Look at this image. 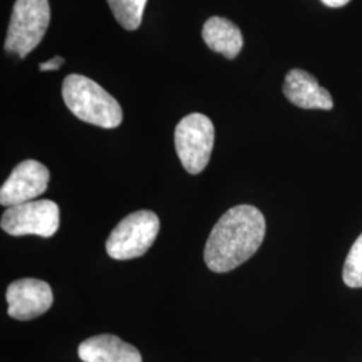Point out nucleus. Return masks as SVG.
I'll return each instance as SVG.
<instances>
[{
	"mask_svg": "<svg viewBox=\"0 0 362 362\" xmlns=\"http://www.w3.org/2000/svg\"><path fill=\"white\" fill-rule=\"evenodd\" d=\"M266 220L258 208L240 204L228 209L208 236L204 260L211 272H228L251 258L263 243Z\"/></svg>",
	"mask_w": 362,
	"mask_h": 362,
	"instance_id": "obj_1",
	"label": "nucleus"
},
{
	"mask_svg": "<svg viewBox=\"0 0 362 362\" xmlns=\"http://www.w3.org/2000/svg\"><path fill=\"white\" fill-rule=\"evenodd\" d=\"M67 109L91 125L113 129L122 122V109L116 98L97 82L81 74H70L62 85Z\"/></svg>",
	"mask_w": 362,
	"mask_h": 362,
	"instance_id": "obj_2",
	"label": "nucleus"
},
{
	"mask_svg": "<svg viewBox=\"0 0 362 362\" xmlns=\"http://www.w3.org/2000/svg\"><path fill=\"white\" fill-rule=\"evenodd\" d=\"M49 25V0H16L4 49L22 59L26 58L42 42Z\"/></svg>",
	"mask_w": 362,
	"mask_h": 362,
	"instance_id": "obj_3",
	"label": "nucleus"
},
{
	"mask_svg": "<svg viewBox=\"0 0 362 362\" xmlns=\"http://www.w3.org/2000/svg\"><path fill=\"white\" fill-rule=\"evenodd\" d=\"M160 220L155 212L141 209L121 220L106 240V252L116 260L143 257L155 243Z\"/></svg>",
	"mask_w": 362,
	"mask_h": 362,
	"instance_id": "obj_4",
	"label": "nucleus"
},
{
	"mask_svg": "<svg viewBox=\"0 0 362 362\" xmlns=\"http://www.w3.org/2000/svg\"><path fill=\"white\" fill-rule=\"evenodd\" d=\"M215 141L212 121L202 113L184 117L175 130L176 152L184 169L199 175L207 167Z\"/></svg>",
	"mask_w": 362,
	"mask_h": 362,
	"instance_id": "obj_5",
	"label": "nucleus"
},
{
	"mask_svg": "<svg viewBox=\"0 0 362 362\" xmlns=\"http://www.w3.org/2000/svg\"><path fill=\"white\" fill-rule=\"evenodd\" d=\"M0 226L4 233L13 236L52 238L59 228V207L46 199L8 207L1 216Z\"/></svg>",
	"mask_w": 362,
	"mask_h": 362,
	"instance_id": "obj_6",
	"label": "nucleus"
},
{
	"mask_svg": "<svg viewBox=\"0 0 362 362\" xmlns=\"http://www.w3.org/2000/svg\"><path fill=\"white\" fill-rule=\"evenodd\" d=\"M50 181V172L37 160H25L13 169L0 188V204L13 207L33 202L43 194Z\"/></svg>",
	"mask_w": 362,
	"mask_h": 362,
	"instance_id": "obj_7",
	"label": "nucleus"
},
{
	"mask_svg": "<svg viewBox=\"0 0 362 362\" xmlns=\"http://www.w3.org/2000/svg\"><path fill=\"white\" fill-rule=\"evenodd\" d=\"M6 299L8 315L19 321L37 318L52 308V287L49 284L34 278L18 279L8 286Z\"/></svg>",
	"mask_w": 362,
	"mask_h": 362,
	"instance_id": "obj_8",
	"label": "nucleus"
},
{
	"mask_svg": "<svg viewBox=\"0 0 362 362\" xmlns=\"http://www.w3.org/2000/svg\"><path fill=\"white\" fill-rule=\"evenodd\" d=\"M284 93L291 104L302 109L332 110L334 106L330 93L310 73L300 69H293L287 73Z\"/></svg>",
	"mask_w": 362,
	"mask_h": 362,
	"instance_id": "obj_9",
	"label": "nucleus"
},
{
	"mask_svg": "<svg viewBox=\"0 0 362 362\" xmlns=\"http://www.w3.org/2000/svg\"><path fill=\"white\" fill-rule=\"evenodd\" d=\"M83 362H143L140 351L113 334L90 337L78 346Z\"/></svg>",
	"mask_w": 362,
	"mask_h": 362,
	"instance_id": "obj_10",
	"label": "nucleus"
},
{
	"mask_svg": "<svg viewBox=\"0 0 362 362\" xmlns=\"http://www.w3.org/2000/svg\"><path fill=\"white\" fill-rule=\"evenodd\" d=\"M202 35L211 50L219 52L228 59L238 57L243 47V35L240 28L226 18H209L203 26Z\"/></svg>",
	"mask_w": 362,
	"mask_h": 362,
	"instance_id": "obj_11",
	"label": "nucleus"
},
{
	"mask_svg": "<svg viewBox=\"0 0 362 362\" xmlns=\"http://www.w3.org/2000/svg\"><path fill=\"white\" fill-rule=\"evenodd\" d=\"M148 0H107L117 22L128 31L137 30L143 22Z\"/></svg>",
	"mask_w": 362,
	"mask_h": 362,
	"instance_id": "obj_12",
	"label": "nucleus"
},
{
	"mask_svg": "<svg viewBox=\"0 0 362 362\" xmlns=\"http://www.w3.org/2000/svg\"><path fill=\"white\" fill-rule=\"evenodd\" d=\"M342 279L351 288L362 287V233L350 248L344 264Z\"/></svg>",
	"mask_w": 362,
	"mask_h": 362,
	"instance_id": "obj_13",
	"label": "nucleus"
},
{
	"mask_svg": "<svg viewBox=\"0 0 362 362\" xmlns=\"http://www.w3.org/2000/svg\"><path fill=\"white\" fill-rule=\"evenodd\" d=\"M65 64V59L62 57H54L50 61L47 62H42L39 65V70L40 71H52V70H58L61 66Z\"/></svg>",
	"mask_w": 362,
	"mask_h": 362,
	"instance_id": "obj_14",
	"label": "nucleus"
},
{
	"mask_svg": "<svg viewBox=\"0 0 362 362\" xmlns=\"http://www.w3.org/2000/svg\"><path fill=\"white\" fill-rule=\"evenodd\" d=\"M324 3L325 6L330 7V8H339V7H344L349 3L350 0H321Z\"/></svg>",
	"mask_w": 362,
	"mask_h": 362,
	"instance_id": "obj_15",
	"label": "nucleus"
}]
</instances>
